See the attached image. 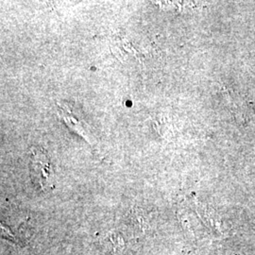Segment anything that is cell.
<instances>
[{"instance_id": "obj_3", "label": "cell", "mask_w": 255, "mask_h": 255, "mask_svg": "<svg viewBox=\"0 0 255 255\" xmlns=\"http://www.w3.org/2000/svg\"><path fill=\"white\" fill-rule=\"evenodd\" d=\"M114 43H115V46H113V48H114L113 50L114 51L118 50V53H117L118 56H120V55H125V56L132 55L133 56V55L136 54V51L133 50L130 44L126 40H124L123 38L117 37L116 40L114 41Z\"/></svg>"}, {"instance_id": "obj_2", "label": "cell", "mask_w": 255, "mask_h": 255, "mask_svg": "<svg viewBox=\"0 0 255 255\" xmlns=\"http://www.w3.org/2000/svg\"><path fill=\"white\" fill-rule=\"evenodd\" d=\"M60 116L62 117V119H64V122L67 124V126L71 128V129H73L74 131H76L77 133L81 134L85 139H88V136L85 134V131L82 128L81 122L78 119H75V117L71 115L70 111H68V109H66L64 106H61Z\"/></svg>"}, {"instance_id": "obj_1", "label": "cell", "mask_w": 255, "mask_h": 255, "mask_svg": "<svg viewBox=\"0 0 255 255\" xmlns=\"http://www.w3.org/2000/svg\"><path fill=\"white\" fill-rule=\"evenodd\" d=\"M30 176L40 190L49 189L53 184V171L46 152L38 147L31 148Z\"/></svg>"}]
</instances>
